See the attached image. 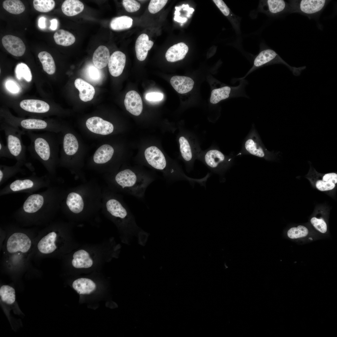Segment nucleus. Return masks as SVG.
I'll return each mask as SVG.
<instances>
[{
	"mask_svg": "<svg viewBox=\"0 0 337 337\" xmlns=\"http://www.w3.org/2000/svg\"><path fill=\"white\" fill-rule=\"evenodd\" d=\"M58 192L50 186L44 191L31 194L15 212L16 219L24 225L48 222L57 208Z\"/></svg>",
	"mask_w": 337,
	"mask_h": 337,
	"instance_id": "1",
	"label": "nucleus"
},
{
	"mask_svg": "<svg viewBox=\"0 0 337 337\" xmlns=\"http://www.w3.org/2000/svg\"><path fill=\"white\" fill-rule=\"evenodd\" d=\"M25 134L30 140L27 150L31 156L42 164L48 175H53L56 163V146L52 132L38 134L27 131Z\"/></svg>",
	"mask_w": 337,
	"mask_h": 337,
	"instance_id": "2",
	"label": "nucleus"
},
{
	"mask_svg": "<svg viewBox=\"0 0 337 337\" xmlns=\"http://www.w3.org/2000/svg\"><path fill=\"white\" fill-rule=\"evenodd\" d=\"M115 183L121 190L140 199L144 198L145 191L154 179L136 173L129 169L118 173L115 175Z\"/></svg>",
	"mask_w": 337,
	"mask_h": 337,
	"instance_id": "3",
	"label": "nucleus"
},
{
	"mask_svg": "<svg viewBox=\"0 0 337 337\" xmlns=\"http://www.w3.org/2000/svg\"><path fill=\"white\" fill-rule=\"evenodd\" d=\"M49 175L38 176L34 173L28 177L16 179L7 185L0 191V195L26 193L32 194L43 188L50 186Z\"/></svg>",
	"mask_w": 337,
	"mask_h": 337,
	"instance_id": "4",
	"label": "nucleus"
},
{
	"mask_svg": "<svg viewBox=\"0 0 337 337\" xmlns=\"http://www.w3.org/2000/svg\"><path fill=\"white\" fill-rule=\"evenodd\" d=\"M0 129L3 131L5 134L7 145L14 159L17 162L25 166L31 171H33L34 167L31 163L27 161L26 147L23 144L22 139V135L25 134V133L10 124H2Z\"/></svg>",
	"mask_w": 337,
	"mask_h": 337,
	"instance_id": "5",
	"label": "nucleus"
},
{
	"mask_svg": "<svg viewBox=\"0 0 337 337\" xmlns=\"http://www.w3.org/2000/svg\"><path fill=\"white\" fill-rule=\"evenodd\" d=\"M32 245L31 239L25 233L20 231L13 232L9 237L5 246L7 261L14 263L15 259L22 258L30 251Z\"/></svg>",
	"mask_w": 337,
	"mask_h": 337,
	"instance_id": "6",
	"label": "nucleus"
},
{
	"mask_svg": "<svg viewBox=\"0 0 337 337\" xmlns=\"http://www.w3.org/2000/svg\"><path fill=\"white\" fill-rule=\"evenodd\" d=\"M329 1L325 0H290V13L299 12L309 17L320 13Z\"/></svg>",
	"mask_w": 337,
	"mask_h": 337,
	"instance_id": "7",
	"label": "nucleus"
},
{
	"mask_svg": "<svg viewBox=\"0 0 337 337\" xmlns=\"http://www.w3.org/2000/svg\"><path fill=\"white\" fill-rule=\"evenodd\" d=\"M106 208L107 212L112 216L123 221L129 228L135 226L129 209L120 199L111 197L106 201Z\"/></svg>",
	"mask_w": 337,
	"mask_h": 337,
	"instance_id": "8",
	"label": "nucleus"
},
{
	"mask_svg": "<svg viewBox=\"0 0 337 337\" xmlns=\"http://www.w3.org/2000/svg\"><path fill=\"white\" fill-rule=\"evenodd\" d=\"M10 122V124L25 133L27 131H34L53 132L57 130L54 125L49 121L39 119L29 118Z\"/></svg>",
	"mask_w": 337,
	"mask_h": 337,
	"instance_id": "9",
	"label": "nucleus"
},
{
	"mask_svg": "<svg viewBox=\"0 0 337 337\" xmlns=\"http://www.w3.org/2000/svg\"><path fill=\"white\" fill-rule=\"evenodd\" d=\"M259 12L274 16L290 12L289 3L283 0H262L259 1L257 9Z\"/></svg>",
	"mask_w": 337,
	"mask_h": 337,
	"instance_id": "10",
	"label": "nucleus"
},
{
	"mask_svg": "<svg viewBox=\"0 0 337 337\" xmlns=\"http://www.w3.org/2000/svg\"><path fill=\"white\" fill-rule=\"evenodd\" d=\"M45 231V235L38 242L37 248L40 253L48 255L53 253L57 248L55 242L57 234L52 230L51 226L49 225Z\"/></svg>",
	"mask_w": 337,
	"mask_h": 337,
	"instance_id": "11",
	"label": "nucleus"
},
{
	"mask_svg": "<svg viewBox=\"0 0 337 337\" xmlns=\"http://www.w3.org/2000/svg\"><path fill=\"white\" fill-rule=\"evenodd\" d=\"M2 44L6 50L12 55L20 56L24 53L25 46L19 37L12 35H6L2 37Z\"/></svg>",
	"mask_w": 337,
	"mask_h": 337,
	"instance_id": "12",
	"label": "nucleus"
},
{
	"mask_svg": "<svg viewBox=\"0 0 337 337\" xmlns=\"http://www.w3.org/2000/svg\"><path fill=\"white\" fill-rule=\"evenodd\" d=\"M279 62H284L275 51L269 48L264 49L255 58L253 65L249 72L268 64Z\"/></svg>",
	"mask_w": 337,
	"mask_h": 337,
	"instance_id": "13",
	"label": "nucleus"
},
{
	"mask_svg": "<svg viewBox=\"0 0 337 337\" xmlns=\"http://www.w3.org/2000/svg\"><path fill=\"white\" fill-rule=\"evenodd\" d=\"M86 125L87 128L90 131L100 134L107 135L110 134L114 129L112 124L97 116L88 119L86 121Z\"/></svg>",
	"mask_w": 337,
	"mask_h": 337,
	"instance_id": "14",
	"label": "nucleus"
},
{
	"mask_svg": "<svg viewBox=\"0 0 337 337\" xmlns=\"http://www.w3.org/2000/svg\"><path fill=\"white\" fill-rule=\"evenodd\" d=\"M19 105L24 111L31 114H45L49 112L50 110L48 103L38 100H24L20 102Z\"/></svg>",
	"mask_w": 337,
	"mask_h": 337,
	"instance_id": "15",
	"label": "nucleus"
},
{
	"mask_svg": "<svg viewBox=\"0 0 337 337\" xmlns=\"http://www.w3.org/2000/svg\"><path fill=\"white\" fill-rule=\"evenodd\" d=\"M124 104L126 110L134 115L138 116L142 111L141 98L139 94L135 90H130L127 93Z\"/></svg>",
	"mask_w": 337,
	"mask_h": 337,
	"instance_id": "16",
	"label": "nucleus"
},
{
	"mask_svg": "<svg viewBox=\"0 0 337 337\" xmlns=\"http://www.w3.org/2000/svg\"><path fill=\"white\" fill-rule=\"evenodd\" d=\"M125 55L122 52L116 51L110 56L108 67L111 75L114 77L120 75L123 72L126 62Z\"/></svg>",
	"mask_w": 337,
	"mask_h": 337,
	"instance_id": "17",
	"label": "nucleus"
},
{
	"mask_svg": "<svg viewBox=\"0 0 337 337\" xmlns=\"http://www.w3.org/2000/svg\"><path fill=\"white\" fill-rule=\"evenodd\" d=\"M154 42L149 40L147 35L143 33L140 35L137 38L135 44V50L136 57L141 61L145 60L147 56L148 51L152 47Z\"/></svg>",
	"mask_w": 337,
	"mask_h": 337,
	"instance_id": "18",
	"label": "nucleus"
},
{
	"mask_svg": "<svg viewBox=\"0 0 337 337\" xmlns=\"http://www.w3.org/2000/svg\"><path fill=\"white\" fill-rule=\"evenodd\" d=\"M173 88L180 94H184L190 91L193 89L194 81L191 78L185 76H174L170 80Z\"/></svg>",
	"mask_w": 337,
	"mask_h": 337,
	"instance_id": "19",
	"label": "nucleus"
},
{
	"mask_svg": "<svg viewBox=\"0 0 337 337\" xmlns=\"http://www.w3.org/2000/svg\"><path fill=\"white\" fill-rule=\"evenodd\" d=\"M188 50V46L183 42H180L170 47L167 51L165 58L169 62H174L183 59Z\"/></svg>",
	"mask_w": 337,
	"mask_h": 337,
	"instance_id": "20",
	"label": "nucleus"
},
{
	"mask_svg": "<svg viewBox=\"0 0 337 337\" xmlns=\"http://www.w3.org/2000/svg\"><path fill=\"white\" fill-rule=\"evenodd\" d=\"M74 85L79 91V96L81 100L87 102L92 99L95 91L91 85L80 78L76 79Z\"/></svg>",
	"mask_w": 337,
	"mask_h": 337,
	"instance_id": "21",
	"label": "nucleus"
},
{
	"mask_svg": "<svg viewBox=\"0 0 337 337\" xmlns=\"http://www.w3.org/2000/svg\"><path fill=\"white\" fill-rule=\"evenodd\" d=\"M110 57L109 51L105 46H100L94 53L92 61L95 66L99 69L106 67Z\"/></svg>",
	"mask_w": 337,
	"mask_h": 337,
	"instance_id": "22",
	"label": "nucleus"
},
{
	"mask_svg": "<svg viewBox=\"0 0 337 337\" xmlns=\"http://www.w3.org/2000/svg\"><path fill=\"white\" fill-rule=\"evenodd\" d=\"M65 204L66 208L72 212L78 213L83 210L84 202L81 196L74 192L69 193L66 197Z\"/></svg>",
	"mask_w": 337,
	"mask_h": 337,
	"instance_id": "23",
	"label": "nucleus"
},
{
	"mask_svg": "<svg viewBox=\"0 0 337 337\" xmlns=\"http://www.w3.org/2000/svg\"><path fill=\"white\" fill-rule=\"evenodd\" d=\"M72 261L73 266L76 268H88L93 264V261L85 251L80 250L75 252Z\"/></svg>",
	"mask_w": 337,
	"mask_h": 337,
	"instance_id": "24",
	"label": "nucleus"
},
{
	"mask_svg": "<svg viewBox=\"0 0 337 337\" xmlns=\"http://www.w3.org/2000/svg\"><path fill=\"white\" fill-rule=\"evenodd\" d=\"M23 166L22 164L17 162L12 166L0 164V185H2L17 173H24V169L22 168Z\"/></svg>",
	"mask_w": 337,
	"mask_h": 337,
	"instance_id": "25",
	"label": "nucleus"
},
{
	"mask_svg": "<svg viewBox=\"0 0 337 337\" xmlns=\"http://www.w3.org/2000/svg\"><path fill=\"white\" fill-rule=\"evenodd\" d=\"M72 286L80 294H89L96 289V285L92 280L83 278H79L74 281Z\"/></svg>",
	"mask_w": 337,
	"mask_h": 337,
	"instance_id": "26",
	"label": "nucleus"
},
{
	"mask_svg": "<svg viewBox=\"0 0 337 337\" xmlns=\"http://www.w3.org/2000/svg\"><path fill=\"white\" fill-rule=\"evenodd\" d=\"M84 8L83 3L78 0H66L61 5L62 12L68 16L78 14L83 11Z\"/></svg>",
	"mask_w": 337,
	"mask_h": 337,
	"instance_id": "27",
	"label": "nucleus"
},
{
	"mask_svg": "<svg viewBox=\"0 0 337 337\" xmlns=\"http://www.w3.org/2000/svg\"><path fill=\"white\" fill-rule=\"evenodd\" d=\"M114 152V149L110 145L107 144L103 145L95 152L93 156L94 161L98 164L105 163L111 159Z\"/></svg>",
	"mask_w": 337,
	"mask_h": 337,
	"instance_id": "28",
	"label": "nucleus"
},
{
	"mask_svg": "<svg viewBox=\"0 0 337 337\" xmlns=\"http://www.w3.org/2000/svg\"><path fill=\"white\" fill-rule=\"evenodd\" d=\"M224 154L216 149H212L207 151L203 158V161L208 166L211 168H216L225 160Z\"/></svg>",
	"mask_w": 337,
	"mask_h": 337,
	"instance_id": "29",
	"label": "nucleus"
},
{
	"mask_svg": "<svg viewBox=\"0 0 337 337\" xmlns=\"http://www.w3.org/2000/svg\"><path fill=\"white\" fill-rule=\"evenodd\" d=\"M78 143L76 137L71 133H67L64 136L63 150L65 154L70 156L74 154L78 150Z\"/></svg>",
	"mask_w": 337,
	"mask_h": 337,
	"instance_id": "30",
	"label": "nucleus"
},
{
	"mask_svg": "<svg viewBox=\"0 0 337 337\" xmlns=\"http://www.w3.org/2000/svg\"><path fill=\"white\" fill-rule=\"evenodd\" d=\"M180 150L182 157L188 165H192L193 160V155L191 145L188 139L183 136L179 139Z\"/></svg>",
	"mask_w": 337,
	"mask_h": 337,
	"instance_id": "31",
	"label": "nucleus"
},
{
	"mask_svg": "<svg viewBox=\"0 0 337 337\" xmlns=\"http://www.w3.org/2000/svg\"><path fill=\"white\" fill-rule=\"evenodd\" d=\"M54 39L56 43L63 46H68L73 44L76 38L70 32L61 29L54 34Z\"/></svg>",
	"mask_w": 337,
	"mask_h": 337,
	"instance_id": "32",
	"label": "nucleus"
},
{
	"mask_svg": "<svg viewBox=\"0 0 337 337\" xmlns=\"http://www.w3.org/2000/svg\"><path fill=\"white\" fill-rule=\"evenodd\" d=\"M84 77L93 85L99 84L102 81L104 76L100 69L92 65L87 66L84 73Z\"/></svg>",
	"mask_w": 337,
	"mask_h": 337,
	"instance_id": "33",
	"label": "nucleus"
},
{
	"mask_svg": "<svg viewBox=\"0 0 337 337\" xmlns=\"http://www.w3.org/2000/svg\"><path fill=\"white\" fill-rule=\"evenodd\" d=\"M38 57L42 65L43 70L49 75L54 74L56 71V66L51 55L46 51L40 52Z\"/></svg>",
	"mask_w": 337,
	"mask_h": 337,
	"instance_id": "34",
	"label": "nucleus"
},
{
	"mask_svg": "<svg viewBox=\"0 0 337 337\" xmlns=\"http://www.w3.org/2000/svg\"><path fill=\"white\" fill-rule=\"evenodd\" d=\"M133 24V19L130 17L123 16L115 17L111 21L110 26L114 30H121L130 28Z\"/></svg>",
	"mask_w": 337,
	"mask_h": 337,
	"instance_id": "35",
	"label": "nucleus"
},
{
	"mask_svg": "<svg viewBox=\"0 0 337 337\" xmlns=\"http://www.w3.org/2000/svg\"><path fill=\"white\" fill-rule=\"evenodd\" d=\"M4 8L9 12L18 14L23 12L25 7L23 3L19 0H6L3 2Z\"/></svg>",
	"mask_w": 337,
	"mask_h": 337,
	"instance_id": "36",
	"label": "nucleus"
},
{
	"mask_svg": "<svg viewBox=\"0 0 337 337\" xmlns=\"http://www.w3.org/2000/svg\"><path fill=\"white\" fill-rule=\"evenodd\" d=\"M231 91V88L228 86L213 90L211 94L210 102L216 104L222 100L227 98L229 96Z\"/></svg>",
	"mask_w": 337,
	"mask_h": 337,
	"instance_id": "37",
	"label": "nucleus"
},
{
	"mask_svg": "<svg viewBox=\"0 0 337 337\" xmlns=\"http://www.w3.org/2000/svg\"><path fill=\"white\" fill-rule=\"evenodd\" d=\"M0 296L2 300L8 304H13L15 300L14 289L8 285H3L0 289Z\"/></svg>",
	"mask_w": 337,
	"mask_h": 337,
	"instance_id": "38",
	"label": "nucleus"
},
{
	"mask_svg": "<svg viewBox=\"0 0 337 337\" xmlns=\"http://www.w3.org/2000/svg\"><path fill=\"white\" fill-rule=\"evenodd\" d=\"M15 73L17 78L20 80L23 78L27 82H30L32 78L31 70L25 64L20 63L18 64L15 69Z\"/></svg>",
	"mask_w": 337,
	"mask_h": 337,
	"instance_id": "39",
	"label": "nucleus"
},
{
	"mask_svg": "<svg viewBox=\"0 0 337 337\" xmlns=\"http://www.w3.org/2000/svg\"><path fill=\"white\" fill-rule=\"evenodd\" d=\"M55 2L53 0H34L33 5L37 11L46 12L52 10L55 6Z\"/></svg>",
	"mask_w": 337,
	"mask_h": 337,
	"instance_id": "40",
	"label": "nucleus"
},
{
	"mask_svg": "<svg viewBox=\"0 0 337 337\" xmlns=\"http://www.w3.org/2000/svg\"><path fill=\"white\" fill-rule=\"evenodd\" d=\"M221 12L225 16L228 17L236 33L240 34L241 33L240 23L241 17L232 13L227 6Z\"/></svg>",
	"mask_w": 337,
	"mask_h": 337,
	"instance_id": "41",
	"label": "nucleus"
},
{
	"mask_svg": "<svg viewBox=\"0 0 337 337\" xmlns=\"http://www.w3.org/2000/svg\"><path fill=\"white\" fill-rule=\"evenodd\" d=\"M309 233L307 228L302 225L290 228L287 232V235L291 239H296L306 236Z\"/></svg>",
	"mask_w": 337,
	"mask_h": 337,
	"instance_id": "42",
	"label": "nucleus"
},
{
	"mask_svg": "<svg viewBox=\"0 0 337 337\" xmlns=\"http://www.w3.org/2000/svg\"><path fill=\"white\" fill-rule=\"evenodd\" d=\"M245 147L247 150L252 154L260 157H263L265 155L262 149L258 146L252 139H249L246 141Z\"/></svg>",
	"mask_w": 337,
	"mask_h": 337,
	"instance_id": "43",
	"label": "nucleus"
},
{
	"mask_svg": "<svg viewBox=\"0 0 337 337\" xmlns=\"http://www.w3.org/2000/svg\"><path fill=\"white\" fill-rule=\"evenodd\" d=\"M168 2L167 0H151L148 6L149 12L155 13L160 11L164 6Z\"/></svg>",
	"mask_w": 337,
	"mask_h": 337,
	"instance_id": "44",
	"label": "nucleus"
},
{
	"mask_svg": "<svg viewBox=\"0 0 337 337\" xmlns=\"http://www.w3.org/2000/svg\"><path fill=\"white\" fill-rule=\"evenodd\" d=\"M310 221L313 226L320 232L322 233L326 232L327 230V225L323 219L314 217L311 219Z\"/></svg>",
	"mask_w": 337,
	"mask_h": 337,
	"instance_id": "45",
	"label": "nucleus"
},
{
	"mask_svg": "<svg viewBox=\"0 0 337 337\" xmlns=\"http://www.w3.org/2000/svg\"><path fill=\"white\" fill-rule=\"evenodd\" d=\"M122 4L126 11L129 12L137 11L140 7V4L134 0H122Z\"/></svg>",
	"mask_w": 337,
	"mask_h": 337,
	"instance_id": "46",
	"label": "nucleus"
},
{
	"mask_svg": "<svg viewBox=\"0 0 337 337\" xmlns=\"http://www.w3.org/2000/svg\"><path fill=\"white\" fill-rule=\"evenodd\" d=\"M316 188L319 190L324 191L333 189L335 187V184L332 183L325 182L321 180L317 181L316 183Z\"/></svg>",
	"mask_w": 337,
	"mask_h": 337,
	"instance_id": "47",
	"label": "nucleus"
},
{
	"mask_svg": "<svg viewBox=\"0 0 337 337\" xmlns=\"http://www.w3.org/2000/svg\"><path fill=\"white\" fill-rule=\"evenodd\" d=\"M0 157L14 159L7 145H5L1 139L0 140Z\"/></svg>",
	"mask_w": 337,
	"mask_h": 337,
	"instance_id": "48",
	"label": "nucleus"
},
{
	"mask_svg": "<svg viewBox=\"0 0 337 337\" xmlns=\"http://www.w3.org/2000/svg\"><path fill=\"white\" fill-rule=\"evenodd\" d=\"M163 94L159 92H150L147 93L145 96L146 99L150 101H159L163 99Z\"/></svg>",
	"mask_w": 337,
	"mask_h": 337,
	"instance_id": "49",
	"label": "nucleus"
},
{
	"mask_svg": "<svg viewBox=\"0 0 337 337\" xmlns=\"http://www.w3.org/2000/svg\"><path fill=\"white\" fill-rule=\"evenodd\" d=\"M322 180L336 184L337 183V174L335 173L325 174L323 177Z\"/></svg>",
	"mask_w": 337,
	"mask_h": 337,
	"instance_id": "50",
	"label": "nucleus"
},
{
	"mask_svg": "<svg viewBox=\"0 0 337 337\" xmlns=\"http://www.w3.org/2000/svg\"><path fill=\"white\" fill-rule=\"evenodd\" d=\"M7 89L10 92L13 93L18 92L20 90L19 87L14 81H7L6 84Z\"/></svg>",
	"mask_w": 337,
	"mask_h": 337,
	"instance_id": "51",
	"label": "nucleus"
},
{
	"mask_svg": "<svg viewBox=\"0 0 337 337\" xmlns=\"http://www.w3.org/2000/svg\"><path fill=\"white\" fill-rule=\"evenodd\" d=\"M45 18L43 17L39 18L38 20V26L40 28L44 29L45 27Z\"/></svg>",
	"mask_w": 337,
	"mask_h": 337,
	"instance_id": "52",
	"label": "nucleus"
},
{
	"mask_svg": "<svg viewBox=\"0 0 337 337\" xmlns=\"http://www.w3.org/2000/svg\"><path fill=\"white\" fill-rule=\"evenodd\" d=\"M50 28L52 30H56L57 26V20L56 19H52L51 21Z\"/></svg>",
	"mask_w": 337,
	"mask_h": 337,
	"instance_id": "53",
	"label": "nucleus"
}]
</instances>
